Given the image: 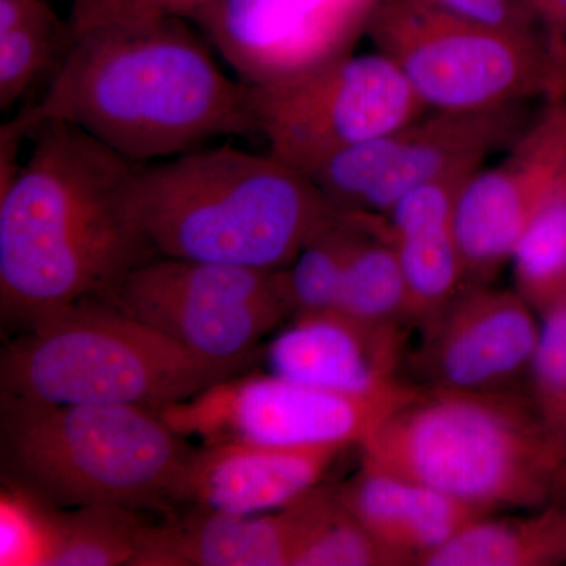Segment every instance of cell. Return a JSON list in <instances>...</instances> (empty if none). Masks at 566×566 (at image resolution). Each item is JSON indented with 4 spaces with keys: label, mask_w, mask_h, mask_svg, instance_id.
Instances as JSON below:
<instances>
[{
    "label": "cell",
    "mask_w": 566,
    "mask_h": 566,
    "mask_svg": "<svg viewBox=\"0 0 566 566\" xmlns=\"http://www.w3.org/2000/svg\"><path fill=\"white\" fill-rule=\"evenodd\" d=\"M70 33L43 98L2 132L25 140L41 123H70L137 164L256 133L248 85L219 69L181 18Z\"/></svg>",
    "instance_id": "obj_1"
},
{
    "label": "cell",
    "mask_w": 566,
    "mask_h": 566,
    "mask_svg": "<svg viewBox=\"0 0 566 566\" xmlns=\"http://www.w3.org/2000/svg\"><path fill=\"white\" fill-rule=\"evenodd\" d=\"M28 139L29 158L0 191V308L22 331L103 300L159 256L129 212L139 164L70 123H41Z\"/></svg>",
    "instance_id": "obj_2"
},
{
    "label": "cell",
    "mask_w": 566,
    "mask_h": 566,
    "mask_svg": "<svg viewBox=\"0 0 566 566\" xmlns=\"http://www.w3.org/2000/svg\"><path fill=\"white\" fill-rule=\"evenodd\" d=\"M335 207L311 178L232 145L139 164L129 212L159 256L286 270Z\"/></svg>",
    "instance_id": "obj_3"
},
{
    "label": "cell",
    "mask_w": 566,
    "mask_h": 566,
    "mask_svg": "<svg viewBox=\"0 0 566 566\" xmlns=\"http://www.w3.org/2000/svg\"><path fill=\"white\" fill-rule=\"evenodd\" d=\"M360 447L364 464L490 515L543 509L564 490L560 441L516 392H419Z\"/></svg>",
    "instance_id": "obj_4"
},
{
    "label": "cell",
    "mask_w": 566,
    "mask_h": 566,
    "mask_svg": "<svg viewBox=\"0 0 566 566\" xmlns=\"http://www.w3.org/2000/svg\"><path fill=\"white\" fill-rule=\"evenodd\" d=\"M193 452L155 409L2 394V482L55 509H164Z\"/></svg>",
    "instance_id": "obj_5"
},
{
    "label": "cell",
    "mask_w": 566,
    "mask_h": 566,
    "mask_svg": "<svg viewBox=\"0 0 566 566\" xmlns=\"http://www.w3.org/2000/svg\"><path fill=\"white\" fill-rule=\"evenodd\" d=\"M252 363L192 353L102 300L32 324L3 346L2 394L62 405L159 409L244 374Z\"/></svg>",
    "instance_id": "obj_6"
},
{
    "label": "cell",
    "mask_w": 566,
    "mask_h": 566,
    "mask_svg": "<svg viewBox=\"0 0 566 566\" xmlns=\"http://www.w3.org/2000/svg\"><path fill=\"white\" fill-rule=\"evenodd\" d=\"M367 36L428 111H488L565 98L560 55L539 31L461 20L422 0H385Z\"/></svg>",
    "instance_id": "obj_7"
},
{
    "label": "cell",
    "mask_w": 566,
    "mask_h": 566,
    "mask_svg": "<svg viewBox=\"0 0 566 566\" xmlns=\"http://www.w3.org/2000/svg\"><path fill=\"white\" fill-rule=\"evenodd\" d=\"M102 301L218 363H253L264 335L293 314L285 270L172 256L140 264Z\"/></svg>",
    "instance_id": "obj_8"
},
{
    "label": "cell",
    "mask_w": 566,
    "mask_h": 566,
    "mask_svg": "<svg viewBox=\"0 0 566 566\" xmlns=\"http://www.w3.org/2000/svg\"><path fill=\"white\" fill-rule=\"evenodd\" d=\"M255 132L271 155L311 177L335 153L427 114L381 52L345 55L289 80L248 85Z\"/></svg>",
    "instance_id": "obj_9"
},
{
    "label": "cell",
    "mask_w": 566,
    "mask_h": 566,
    "mask_svg": "<svg viewBox=\"0 0 566 566\" xmlns=\"http://www.w3.org/2000/svg\"><path fill=\"white\" fill-rule=\"evenodd\" d=\"M398 382L382 392L348 395L275 374L237 375L159 409L182 438L203 444L253 442L292 447L363 446L379 424L419 395Z\"/></svg>",
    "instance_id": "obj_10"
},
{
    "label": "cell",
    "mask_w": 566,
    "mask_h": 566,
    "mask_svg": "<svg viewBox=\"0 0 566 566\" xmlns=\"http://www.w3.org/2000/svg\"><path fill=\"white\" fill-rule=\"evenodd\" d=\"M566 191V99L545 111L493 167H482L458 202L455 238L465 286L488 285L510 263L528 227Z\"/></svg>",
    "instance_id": "obj_11"
},
{
    "label": "cell",
    "mask_w": 566,
    "mask_h": 566,
    "mask_svg": "<svg viewBox=\"0 0 566 566\" xmlns=\"http://www.w3.org/2000/svg\"><path fill=\"white\" fill-rule=\"evenodd\" d=\"M385 0H218L192 18L245 85L353 54Z\"/></svg>",
    "instance_id": "obj_12"
},
{
    "label": "cell",
    "mask_w": 566,
    "mask_h": 566,
    "mask_svg": "<svg viewBox=\"0 0 566 566\" xmlns=\"http://www.w3.org/2000/svg\"><path fill=\"white\" fill-rule=\"evenodd\" d=\"M538 334L536 311L516 290L464 286L427 324L420 363L433 389L515 392L531 375Z\"/></svg>",
    "instance_id": "obj_13"
},
{
    "label": "cell",
    "mask_w": 566,
    "mask_h": 566,
    "mask_svg": "<svg viewBox=\"0 0 566 566\" xmlns=\"http://www.w3.org/2000/svg\"><path fill=\"white\" fill-rule=\"evenodd\" d=\"M345 449L234 441L205 444L182 465L170 504L237 515L274 512L318 486Z\"/></svg>",
    "instance_id": "obj_14"
},
{
    "label": "cell",
    "mask_w": 566,
    "mask_h": 566,
    "mask_svg": "<svg viewBox=\"0 0 566 566\" xmlns=\"http://www.w3.org/2000/svg\"><path fill=\"white\" fill-rule=\"evenodd\" d=\"M323 491L315 486L274 512L237 515L192 509L180 520L147 524L134 566H292Z\"/></svg>",
    "instance_id": "obj_15"
},
{
    "label": "cell",
    "mask_w": 566,
    "mask_h": 566,
    "mask_svg": "<svg viewBox=\"0 0 566 566\" xmlns=\"http://www.w3.org/2000/svg\"><path fill=\"white\" fill-rule=\"evenodd\" d=\"M405 340L398 324H370L338 311L296 315L266 348L271 374L348 395L395 385Z\"/></svg>",
    "instance_id": "obj_16"
},
{
    "label": "cell",
    "mask_w": 566,
    "mask_h": 566,
    "mask_svg": "<svg viewBox=\"0 0 566 566\" xmlns=\"http://www.w3.org/2000/svg\"><path fill=\"white\" fill-rule=\"evenodd\" d=\"M531 120L526 104L472 112L428 111L387 134L385 166L359 211L381 214L422 182L457 170L482 169L488 156L505 151Z\"/></svg>",
    "instance_id": "obj_17"
},
{
    "label": "cell",
    "mask_w": 566,
    "mask_h": 566,
    "mask_svg": "<svg viewBox=\"0 0 566 566\" xmlns=\"http://www.w3.org/2000/svg\"><path fill=\"white\" fill-rule=\"evenodd\" d=\"M337 493L360 526L406 565H420L458 532L490 515L433 488L364 463Z\"/></svg>",
    "instance_id": "obj_18"
},
{
    "label": "cell",
    "mask_w": 566,
    "mask_h": 566,
    "mask_svg": "<svg viewBox=\"0 0 566 566\" xmlns=\"http://www.w3.org/2000/svg\"><path fill=\"white\" fill-rule=\"evenodd\" d=\"M562 562H566V509L549 504L527 516L480 517L420 565L549 566Z\"/></svg>",
    "instance_id": "obj_19"
},
{
    "label": "cell",
    "mask_w": 566,
    "mask_h": 566,
    "mask_svg": "<svg viewBox=\"0 0 566 566\" xmlns=\"http://www.w3.org/2000/svg\"><path fill=\"white\" fill-rule=\"evenodd\" d=\"M48 510L51 539L44 566L136 565L147 528L137 510L112 505H48Z\"/></svg>",
    "instance_id": "obj_20"
},
{
    "label": "cell",
    "mask_w": 566,
    "mask_h": 566,
    "mask_svg": "<svg viewBox=\"0 0 566 566\" xmlns=\"http://www.w3.org/2000/svg\"><path fill=\"white\" fill-rule=\"evenodd\" d=\"M352 212L360 230L346 260L335 311L364 323L400 326L408 319V293L397 249L364 212Z\"/></svg>",
    "instance_id": "obj_21"
},
{
    "label": "cell",
    "mask_w": 566,
    "mask_h": 566,
    "mask_svg": "<svg viewBox=\"0 0 566 566\" xmlns=\"http://www.w3.org/2000/svg\"><path fill=\"white\" fill-rule=\"evenodd\" d=\"M397 249L408 293V319L427 326L465 286L455 229L390 241Z\"/></svg>",
    "instance_id": "obj_22"
},
{
    "label": "cell",
    "mask_w": 566,
    "mask_h": 566,
    "mask_svg": "<svg viewBox=\"0 0 566 566\" xmlns=\"http://www.w3.org/2000/svg\"><path fill=\"white\" fill-rule=\"evenodd\" d=\"M359 230V222L352 211L338 210L312 234L286 268V292L294 316L335 311L346 260Z\"/></svg>",
    "instance_id": "obj_23"
},
{
    "label": "cell",
    "mask_w": 566,
    "mask_h": 566,
    "mask_svg": "<svg viewBox=\"0 0 566 566\" xmlns=\"http://www.w3.org/2000/svg\"><path fill=\"white\" fill-rule=\"evenodd\" d=\"M70 40L69 21H62L44 0L28 20L0 32V109H10L46 71L54 73Z\"/></svg>",
    "instance_id": "obj_24"
},
{
    "label": "cell",
    "mask_w": 566,
    "mask_h": 566,
    "mask_svg": "<svg viewBox=\"0 0 566 566\" xmlns=\"http://www.w3.org/2000/svg\"><path fill=\"white\" fill-rule=\"evenodd\" d=\"M510 264L516 292L539 315L566 303V191L528 227Z\"/></svg>",
    "instance_id": "obj_25"
},
{
    "label": "cell",
    "mask_w": 566,
    "mask_h": 566,
    "mask_svg": "<svg viewBox=\"0 0 566 566\" xmlns=\"http://www.w3.org/2000/svg\"><path fill=\"white\" fill-rule=\"evenodd\" d=\"M397 554L368 534L342 504L337 488H327L292 566H401Z\"/></svg>",
    "instance_id": "obj_26"
},
{
    "label": "cell",
    "mask_w": 566,
    "mask_h": 566,
    "mask_svg": "<svg viewBox=\"0 0 566 566\" xmlns=\"http://www.w3.org/2000/svg\"><path fill=\"white\" fill-rule=\"evenodd\" d=\"M528 379L536 411L560 433L566 427V303L542 314Z\"/></svg>",
    "instance_id": "obj_27"
},
{
    "label": "cell",
    "mask_w": 566,
    "mask_h": 566,
    "mask_svg": "<svg viewBox=\"0 0 566 566\" xmlns=\"http://www.w3.org/2000/svg\"><path fill=\"white\" fill-rule=\"evenodd\" d=\"M50 539L48 505L3 483L0 497V565L44 566L50 553Z\"/></svg>",
    "instance_id": "obj_28"
},
{
    "label": "cell",
    "mask_w": 566,
    "mask_h": 566,
    "mask_svg": "<svg viewBox=\"0 0 566 566\" xmlns=\"http://www.w3.org/2000/svg\"><path fill=\"white\" fill-rule=\"evenodd\" d=\"M218 0H74L70 31L93 25L193 18Z\"/></svg>",
    "instance_id": "obj_29"
},
{
    "label": "cell",
    "mask_w": 566,
    "mask_h": 566,
    "mask_svg": "<svg viewBox=\"0 0 566 566\" xmlns=\"http://www.w3.org/2000/svg\"><path fill=\"white\" fill-rule=\"evenodd\" d=\"M427 6L479 24L506 31H539L523 0H422ZM542 32V31H539Z\"/></svg>",
    "instance_id": "obj_30"
},
{
    "label": "cell",
    "mask_w": 566,
    "mask_h": 566,
    "mask_svg": "<svg viewBox=\"0 0 566 566\" xmlns=\"http://www.w3.org/2000/svg\"><path fill=\"white\" fill-rule=\"evenodd\" d=\"M523 3L558 52L566 41V0H523Z\"/></svg>",
    "instance_id": "obj_31"
},
{
    "label": "cell",
    "mask_w": 566,
    "mask_h": 566,
    "mask_svg": "<svg viewBox=\"0 0 566 566\" xmlns=\"http://www.w3.org/2000/svg\"><path fill=\"white\" fill-rule=\"evenodd\" d=\"M558 441H560L562 452H564L565 464H566V427L560 433L557 434ZM566 480V479H565Z\"/></svg>",
    "instance_id": "obj_32"
},
{
    "label": "cell",
    "mask_w": 566,
    "mask_h": 566,
    "mask_svg": "<svg viewBox=\"0 0 566 566\" xmlns=\"http://www.w3.org/2000/svg\"><path fill=\"white\" fill-rule=\"evenodd\" d=\"M558 54H560L562 65H564L565 80H566V41L564 44H562L560 48H558Z\"/></svg>",
    "instance_id": "obj_33"
},
{
    "label": "cell",
    "mask_w": 566,
    "mask_h": 566,
    "mask_svg": "<svg viewBox=\"0 0 566 566\" xmlns=\"http://www.w3.org/2000/svg\"><path fill=\"white\" fill-rule=\"evenodd\" d=\"M562 494H565V502H564V506H565V509H566V480H565L564 490H562Z\"/></svg>",
    "instance_id": "obj_34"
}]
</instances>
